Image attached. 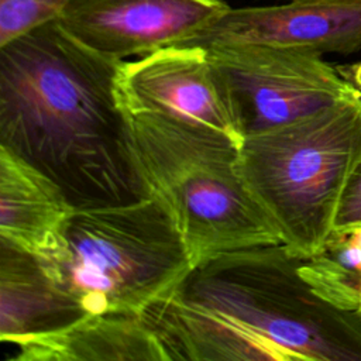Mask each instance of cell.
Listing matches in <instances>:
<instances>
[{"label":"cell","instance_id":"obj_3","mask_svg":"<svg viewBox=\"0 0 361 361\" xmlns=\"http://www.w3.org/2000/svg\"><path fill=\"white\" fill-rule=\"evenodd\" d=\"M127 116L147 193L172 219L192 265L226 251L281 243L238 172V147L162 116Z\"/></svg>","mask_w":361,"mask_h":361},{"label":"cell","instance_id":"obj_15","mask_svg":"<svg viewBox=\"0 0 361 361\" xmlns=\"http://www.w3.org/2000/svg\"><path fill=\"white\" fill-rule=\"evenodd\" d=\"M338 69L348 80H351L358 89H361V62L350 66H338Z\"/></svg>","mask_w":361,"mask_h":361},{"label":"cell","instance_id":"obj_5","mask_svg":"<svg viewBox=\"0 0 361 361\" xmlns=\"http://www.w3.org/2000/svg\"><path fill=\"white\" fill-rule=\"evenodd\" d=\"M38 259L90 314H141L193 267L172 219L152 197L75 209L59 245Z\"/></svg>","mask_w":361,"mask_h":361},{"label":"cell","instance_id":"obj_13","mask_svg":"<svg viewBox=\"0 0 361 361\" xmlns=\"http://www.w3.org/2000/svg\"><path fill=\"white\" fill-rule=\"evenodd\" d=\"M71 0H0V45L59 17Z\"/></svg>","mask_w":361,"mask_h":361},{"label":"cell","instance_id":"obj_9","mask_svg":"<svg viewBox=\"0 0 361 361\" xmlns=\"http://www.w3.org/2000/svg\"><path fill=\"white\" fill-rule=\"evenodd\" d=\"M228 44H268L322 55L351 54L361 49V3L288 1L230 8L179 45L209 48Z\"/></svg>","mask_w":361,"mask_h":361},{"label":"cell","instance_id":"obj_7","mask_svg":"<svg viewBox=\"0 0 361 361\" xmlns=\"http://www.w3.org/2000/svg\"><path fill=\"white\" fill-rule=\"evenodd\" d=\"M116 90L126 114H157L220 135L241 147L245 140L233 102L209 51L171 45L123 61Z\"/></svg>","mask_w":361,"mask_h":361},{"label":"cell","instance_id":"obj_2","mask_svg":"<svg viewBox=\"0 0 361 361\" xmlns=\"http://www.w3.org/2000/svg\"><path fill=\"white\" fill-rule=\"evenodd\" d=\"M303 259L281 243L221 252L140 317L166 361H361V309L320 295Z\"/></svg>","mask_w":361,"mask_h":361},{"label":"cell","instance_id":"obj_8","mask_svg":"<svg viewBox=\"0 0 361 361\" xmlns=\"http://www.w3.org/2000/svg\"><path fill=\"white\" fill-rule=\"evenodd\" d=\"M230 8L224 0H71L58 21L89 48L126 61L185 42Z\"/></svg>","mask_w":361,"mask_h":361},{"label":"cell","instance_id":"obj_4","mask_svg":"<svg viewBox=\"0 0 361 361\" xmlns=\"http://www.w3.org/2000/svg\"><path fill=\"white\" fill-rule=\"evenodd\" d=\"M361 158V96L245 137L238 172L281 244L317 254L334 230L343 188Z\"/></svg>","mask_w":361,"mask_h":361},{"label":"cell","instance_id":"obj_17","mask_svg":"<svg viewBox=\"0 0 361 361\" xmlns=\"http://www.w3.org/2000/svg\"><path fill=\"white\" fill-rule=\"evenodd\" d=\"M360 309H361V305H360Z\"/></svg>","mask_w":361,"mask_h":361},{"label":"cell","instance_id":"obj_10","mask_svg":"<svg viewBox=\"0 0 361 361\" xmlns=\"http://www.w3.org/2000/svg\"><path fill=\"white\" fill-rule=\"evenodd\" d=\"M90 313L48 276L38 257L0 238V341L58 333Z\"/></svg>","mask_w":361,"mask_h":361},{"label":"cell","instance_id":"obj_6","mask_svg":"<svg viewBox=\"0 0 361 361\" xmlns=\"http://www.w3.org/2000/svg\"><path fill=\"white\" fill-rule=\"evenodd\" d=\"M206 49L245 137L361 96V89L338 66L313 51L268 44H228Z\"/></svg>","mask_w":361,"mask_h":361},{"label":"cell","instance_id":"obj_14","mask_svg":"<svg viewBox=\"0 0 361 361\" xmlns=\"http://www.w3.org/2000/svg\"><path fill=\"white\" fill-rule=\"evenodd\" d=\"M357 230H361V158L343 188L333 233L345 234Z\"/></svg>","mask_w":361,"mask_h":361},{"label":"cell","instance_id":"obj_12","mask_svg":"<svg viewBox=\"0 0 361 361\" xmlns=\"http://www.w3.org/2000/svg\"><path fill=\"white\" fill-rule=\"evenodd\" d=\"M13 361H166L140 314H87L72 326L14 345Z\"/></svg>","mask_w":361,"mask_h":361},{"label":"cell","instance_id":"obj_11","mask_svg":"<svg viewBox=\"0 0 361 361\" xmlns=\"http://www.w3.org/2000/svg\"><path fill=\"white\" fill-rule=\"evenodd\" d=\"M75 212L62 189L0 145V238L35 257L52 252Z\"/></svg>","mask_w":361,"mask_h":361},{"label":"cell","instance_id":"obj_16","mask_svg":"<svg viewBox=\"0 0 361 361\" xmlns=\"http://www.w3.org/2000/svg\"><path fill=\"white\" fill-rule=\"evenodd\" d=\"M286 1H334V3H361V0H286Z\"/></svg>","mask_w":361,"mask_h":361},{"label":"cell","instance_id":"obj_1","mask_svg":"<svg viewBox=\"0 0 361 361\" xmlns=\"http://www.w3.org/2000/svg\"><path fill=\"white\" fill-rule=\"evenodd\" d=\"M121 62L58 18L0 45V145L54 180L75 209L149 197L117 97Z\"/></svg>","mask_w":361,"mask_h":361}]
</instances>
